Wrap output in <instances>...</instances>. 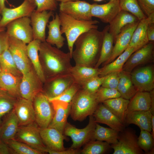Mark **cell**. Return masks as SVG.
<instances>
[{"label": "cell", "mask_w": 154, "mask_h": 154, "mask_svg": "<svg viewBox=\"0 0 154 154\" xmlns=\"http://www.w3.org/2000/svg\"><path fill=\"white\" fill-rule=\"evenodd\" d=\"M154 140L151 132L141 130L139 135L138 137V143L140 148L146 153H154Z\"/></svg>", "instance_id": "7bdbcfd3"}, {"label": "cell", "mask_w": 154, "mask_h": 154, "mask_svg": "<svg viewBox=\"0 0 154 154\" xmlns=\"http://www.w3.org/2000/svg\"><path fill=\"white\" fill-rule=\"evenodd\" d=\"M50 79V83L46 86L44 92H43L50 98L60 95L75 82L70 74L60 76Z\"/></svg>", "instance_id": "cb8c5ba5"}, {"label": "cell", "mask_w": 154, "mask_h": 154, "mask_svg": "<svg viewBox=\"0 0 154 154\" xmlns=\"http://www.w3.org/2000/svg\"><path fill=\"white\" fill-rule=\"evenodd\" d=\"M91 4L84 1L78 0L59 4V12L75 19L83 21H91Z\"/></svg>", "instance_id": "5bb4252c"}, {"label": "cell", "mask_w": 154, "mask_h": 154, "mask_svg": "<svg viewBox=\"0 0 154 154\" xmlns=\"http://www.w3.org/2000/svg\"><path fill=\"white\" fill-rule=\"evenodd\" d=\"M152 114L149 110L127 111L124 125L134 124L141 130L147 131L151 133Z\"/></svg>", "instance_id": "d4e9b609"}, {"label": "cell", "mask_w": 154, "mask_h": 154, "mask_svg": "<svg viewBox=\"0 0 154 154\" xmlns=\"http://www.w3.org/2000/svg\"><path fill=\"white\" fill-rule=\"evenodd\" d=\"M89 116L88 124L82 129H78L74 126L67 122L64 128V134L70 137L72 144L70 148L79 149L89 141L94 140V134L96 123L93 115Z\"/></svg>", "instance_id": "8992f818"}, {"label": "cell", "mask_w": 154, "mask_h": 154, "mask_svg": "<svg viewBox=\"0 0 154 154\" xmlns=\"http://www.w3.org/2000/svg\"><path fill=\"white\" fill-rule=\"evenodd\" d=\"M11 150L13 154H42V151L15 139L4 141Z\"/></svg>", "instance_id": "60d3db41"}, {"label": "cell", "mask_w": 154, "mask_h": 154, "mask_svg": "<svg viewBox=\"0 0 154 154\" xmlns=\"http://www.w3.org/2000/svg\"><path fill=\"white\" fill-rule=\"evenodd\" d=\"M52 20L47 25L48 35L46 41L51 45H55L56 47L60 48L64 46L65 38L62 35L60 31V22L57 13L52 17Z\"/></svg>", "instance_id": "f1b7e54d"}, {"label": "cell", "mask_w": 154, "mask_h": 154, "mask_svg": "<svg viewBox=\"0 0 154 154\" xmlns=\"http://www.w3.org/2000/svg\"><path fill=\"white\" fill-rule=\"evenodd\" d=\"M147 34L149 41L154 40V22L150 23L148 25L147 31Z\"/></svg>", "instance_id": "816d5d0a"}, {"label": "cell", "mask_w": 154, "mask_h": 154, "mask_svg": "<svg viewBox=\"0 0 154 154\" xmlns=\"http://www.w3.org/2000/svg\"><path fill=\"white\" fill-rule=\"evenodd\" d=\"M42 83L32 69L23 74L19 88L21 98L33 102L36 96L43 92Z\"/></svg>", "instance_id": "7c38bea8"}, {"label": "cell", "mask_w": 154, "mask_h": 154, "mask_svg": "<svg viewBox=\"0 0 154 154\" xmlns=\"http://www.w3.org/2000/svg\"><path fill=\"white\" fill-rule=\"evenodd\" d=\"M35 121L40 128L48 127L54 114V110L48 97L43 92L39 93L33 101Z\"/></svg>", "instance_id": "ba28073f"}, {"label": "cell", "mask_w": 154, "mask_h": 154, "mask_svg": "<svg viewBox=\"0 0 154 154\" xmlns=\"http://www.w3.org/2000/svg\"><path fill=\"white\" fill-rule=\"evenodd\" d=\"M29 0L30 1H31V2H34L35 1V0Z\"/></svg>", "instance_id": "94428289"}, {"label": "cell", "mask_w": 154, "mask_h": 154, "mask_svg": "<svg viewBox=\"0 0 154 154\" xmlns=\"http://www.w3.org/2000/svg\"><path fill=\"white\" fill-rule=\"evenodd\" d=\"M102 31L103 37L100 55L94 67L96 68H98L109 58L114 47V38L109 31V25L104 27Z\"/></svg>", "instance_id": "836d02e7"}, {"label": "cell", "mask_w": 154, "mask_h": 154, "mask_svg": "<svg viewBox=\"0 0 154 154\" xmlns=\"http://www.w3.org/2000/svg\"><path fill=\"white\" fill-rule=\"evenodd\" d=\"M3 90H2V89H1V88H0V92L1 91H3Z\"/></svg>", "instance_id": "be15d7a7"}, {"label": "cell", "mask_w": 154, "mask_h": 154, "mask_svg": "<svg viewBox=\"0 0 154 154\" xmlns=\"http://www.w3.org/2000/svg\"><path fill=\"white\" fill-rule=\"evenodd\" d=\"M151 102L149 92L137 91L129 100L127 111L149 110Z\"/></svg>", "instance_id": "e575fe53"}, {"label": "cell", "mask_w": 154, "mask_h": 154, "mask_svg": "<svg viewBox=\"0 0 154 154\" xmlns=\"http://www.w3.org/2000/svg\"><path fill=\"white\" fill-rule=\"evenodd\" d=\"M139 21L125 26L116 37L112 53L109 58L104 63V65L113 61L128 47L133 33Z\"/></svg>", "instance_id": "e0dca14e"}, {"label": "cell", "mask_w": 154, "mask_h": 154, "mask_svg": "<svg viewBox=\"0 0 154 154\" xmlns=\"http://www.w3.org/2000/svg\"><path fill=\"white\" fill-rule=\"evenodd\" d=\"M61 32L66 37L69 52L72 58L74 43L82 34L92 29H98L99 23L96 20L83 21L78 20L59 12Z\"/></svg>", "instance_id": "3957f363"}, {"label": "cell", "mask_w": 154, "mask_h": 154, "mask_svg": "<svg viewBox=\"0 0 154 154\" xmlns=\"http://www.w3.org/2000/svg\"><path fill=\"white\" fill-rule=\"evenodd\" d=\"M141 10L147 17L154 13V0H137Z\"/></svg>", "instance_id": "681fc988"}, {"label": "cell", "mask_w": 154, "mask_h": 154, "mask_svg": "<svg viewBox=\"0 0 154 154\" xmlns=\"http://www.w3.org/2000/svg\"><path fill=\"white\" fill-rule=\"evenodd\" d=\"M152 22H154V13L139 21L133 33L128 46L133 47L137 50L149 42L147 31L148 25Z\"/></svg>", "instance_id": "603a6c76"}, {"label": "cell", "mask_w": 154, "mask_h": 154, "mask_svg": "<svg viewBox=\"0 0 154 154\" xmlns=\"http://www.w3.org/2000/svg\"><path fill=\"white\" fill-rule=\"evenodd\" d=\"M103 37L102 31L95 29L80 35L74 42L75 48L72 54L75 65L91 67L99 58Z\"/></svg>", "instance_id": "7a4b0ae2"}, {"label": "cell", "mask_w": 154, "mask_h": 154, "mask_svg": "<svg viewBox=\"0 0 154 154\" xmlns=\"http://www.w3.org/2000/svg\"><path fill=\"white\" fill-rule=\"evenodd\" d=\"M9 37L6 32H0V55L8 47Z\"/></svg>", "instance_id": "f907efd6"}, {"label": "cell", "mask_w": 154, "mask_h": 154, "mask_svg": "<svg viewBox=\"0 0 154 154\" xmlns=\"http://www.w3.org/2000/svg\"><path fill=\"white\" fill-rule=\"evenodd\" d=\"M81 88V86L79 84L74 82L60 95L54 98H48L49 100H58L70 103Z\"/></svg>", "instance_id": "f6af8a7d"}, {"label": "cell", "mask_w": 154, "mask_h": 154, "mask_svg": "<svg viewBox=\"0 0 154 154\" xmlns=\"http://www.w3.org/2000/svg\"><path fill=\"white\" fill-rule=\"evenodd\" d=\"M92 115L96 123L105 124L119 132L125 128L124 125L102 103L99 104Z\"/></svg>", "instance_id": "7402d4cb"}, {"label": "cell", "mask_w": 154, "mask_h": 154, "mask_svg": "<svg viewBox=\"0 0 154 154\" xmlns=\"http://www.w3.org/2000/svg\"><path fill=\"white\" fill-rule=\"evenodd\" d=\"M151 102V106L149 109V110L151 112L152 115H154V90L150 91Z\"/></svg>", "instance_id": "db71d44e"}, {"label": "cell", "mask_w": 154, "mask_h": 154, "mask_svg": "<svg viewBox=\"0 0 154 154\" xmlns=\"http://www.w3.org/2000/svg\"><path fill=\"white\" fill-rule=\"evenodd\" d=\"M41 42L39 40L33 39L27 45V49L28 56L33 65L35 71L43 83L45 82L46 79L39 55Z\"/></svg>", "instance_id": "f546056e"}, {"label": "cell", "mask_w": 154, "mask_h": 154, "mask_svg": "<svg viewBox=\"0 0 154 154\" xmlns=\"http://www.w3.org/2000/svg\"><path fill=\"white\" fill-rule=\"evenodd\" d=\"M113 154H142L143 151L138 143V137L135 130L130 127L119 132L118 141L111 144Z\"/></svg>", "instance_id": "52a82bcc"}, {"label": "cell", "mask_w": 154, "mask_h": 154, "mask_svg": "<svg viewBox=\"0 0 154 154\" xmlns=\"http://www.w3.org/2000/svg\"><path fill=\"white\" fill-rule=\"evenodd\" d=\"M119 76L117 89L121 97L129 100L137 91L132 82L130 73L122 70L119 72Z\"/></svg>", "instance_id": "d590c367"}, {"label": "cell", "mask_w": 154, "mask_h": 154, "mask_svg": "<svg viewBox=\"0 0 154 154\" xmlns=\"http://www.w3.org/2000/svg\"><path fill=\"white\" fill-rule=\"evenodd\" d=\"M52 11H44L37 12L35 11L31 14V21L33 39L38 40L42 42L46 41V28L51 17L54 16Z\"/></svg>", "instance_id": "ac0fdd59"}, {"label": "cell", "mask_w": 154, "mask_h": 154, "mask_svg": "<svg viewBox=\"0 0 154 154\" xmlns=\"http://www.w3.org/2000/svg\"><path fill=\"white\" fill-rule=\"evenodd\" d=\"M19 127L18 120L13 109L7 115L0 126L1 140L5 141L14 139Z\"/></svg>", "instance_id": "83f0119b"}, {"label": "cell", "mask_w": 154, "mask_h": 154, "mask_svg": "<svg viewBox=\"0 0 154 154\" xmlns=\"http://www.w3.org/2000/svg\"><path fill=\"white\" fill-rule=\"evenodd\" d=\"M121 10L128 12L140 21L147 17L140 8L137 0H119Z\"/></svg>", "instance_id": "b9f144b4"}, {"label": "cell", "mask_w": 154, "mask_h": 154, "mask_svg": "<svg viewBox=\"0 0 154 154\" xmlns=\"http://www.w3.org/2000/svg\"><path fill=\"white\" fill-rule=\"evenodd\" d=\"M22 78L1 71L0 72V88L17 99L21 98L19 88Z\"/></svg>", "instance_id": "4316f807"}, {"label": "cell", "mask_w": 154, "mask_h": 154, "mask_svg": "<svg viewBox=\"0 0 154 154\" xmlns=\"http://www.w3.org/2000/svg\"></svg>", "instance_id": "003e7915"}, {"label": "cell", "mask_w": 154, "mask_h": 154, "mask_svg": "<svg viewBox=\"0 0 154 154\" xmlns=\"http://www.w3.org/2000/svg\"><path fill=\"white\" fill-rule=\"evenodd\" d=\"M17 100L5 91L0 92V126L3 117L13 110Z\"/></svg>", "instance_id": "f35d334b"}, {"label": "cell", "mask_w": 154, "mask_h": 154, "mask_svg": "<svg viewBox=\"0 0 154 154\" xmlns=\"http://www.w3.org/2000/svg\"><path fill=\"white\" fill-rule=\"evenodd\" d=\"M96 99L99 103L106 100L121 97L120 94L116 89L101 86L95 93Z\"/></svg>", "instance_id": "ee69618b"}, {"label": "cell", "mask_w": 154, "mask_h": 154, "mask_svg": "<svg viewBox=\"0 0 154 154\" xmlns=\"http://www.w3.org/2000/svg\"><path fill=\"white\" fill-rule=\"evenodd\" d=\"M78 0H56L57 2L59 1L60 2H65L70 1H76Z\"/></svg>", "instance_id": "6f0895ef"}, {"label": "cell", "mask_w": 154, "mask_h": 154, "mask_svg": "<svg viewBox=\"0 0 154 154\" xmlns=\"http://www.w3.org/2000/svg\"><path fill=\"white\" fill-rule=\"evenodd\" d=\"M119 72H114L107 75L101 86L117 89L120 78Z\"/></svg>", "instance_id": "c3c4849f"}, {"label": "cell", "mask_w": 154, "mask_h": 154, "mask_svg": "<svg viewBox=\"0 0 154 154\" xmlns=\"http://www.w3.org/2000/svg\"><path fill=\"white\" fill-rule=\"evenodd\" d=\"M40 135L42 141L47 148L46 152L50 154H76L75 149H66L64 145L66 136L57 129L47 127L40 128Z\"/></svg>", "instance_id": "5b68a950"}, {"label": "cell", "mask_w": 154, "mask_h": 154, "mask_svg": "<svg viewBox=\"0 0 154 154\" xmlns=\"http://www.w3.org/2000/svg\"><path fill=\"white\" fill-rule=\"evenodd\" d=\"M34 123L19 126L15 139L38 150L44 153L46 147L43 143L40 133V128Z\"/></svg>", "instance_id": "30bf717a"}, {"label": "cell", "mask_w": 154, "mask_h": 154, "mask_svg": "<svg viewBox=\"0 0 154 154\" xmlns=\"http://www.w3.org/2000/svg\"><path fill=\"white\" fill-rule=\"evenodd\" d=\"M13 110L18 120L19 126L27 125L35 121L33 101L22 98H18Z\"/></svg>", "instance_id": "44dd1931"}, {"label": "cell", "mask_w": 154, "mask_h": 154, "mask_svg": "<svg viewBox=\"0 0 154 154\" xmlns=\"http://www.w3.org/2000/svg\"><path fill=\"white\" fill-rule=\"evenodd\" d=\"M8 49L17 68L22 74L29 72L31 68L26 44L21 40L9 37Z\"/></svg>", "instance_id": "9c48e42d"}, {"label": "cell", "mask_w": 154, "mask_h": 154, "mask_svg": "<svg viewBox=\"0 0 154 154\" xmlns=\"http://www.w3.org/2000/svg\"><path fill=\"white\" fill-rule=\"evenodd\" d=\"M136 50L134 48L128 46L113 61L100 68L99 76L103 77L112 72L122 70L126 61L130 56Z\"/></svg>", "instance_id": "4dcf8cb0"}, {"label": "cell", "mask_w": 154, "mask_h": 154, "mask_svg": "<svg viewBox=\"0 0 154 154\" xmlns=\"http://www.w3.org/2000/svg\"><path fill=\"white\" fill-rule=\"evenodd\" d=\"M153 42L149 41L130 56L123 65L122 70L130 73L138 65L151 61L153 58Z\"/></svg>", "instance_id": "2e32d148"}, {"label": "cell", "mask_w": 154, "mask_h": 154, "mask_svg": "<svg viewBox=\"0 0 154 154\" xmlns=\"http://www.w3.org/2000/svg\"><path fill=\"white\" fill-rule=\"evenodd\" d=\"M1 19V17H0V20Z\"/></svg>", "instance_id": "03108f58"}, {"label": "cell", "mask_w": 154, "mask_h": 154, "mask_svg": "<svg viewBox=\"0 0 154 154\" xmlns=\"http://www.w3.org/2000/svg\"><path fill=\"white\" fill-rule=\"evenodd\" d=\"M129 101L120 97L106 100L102 103L124 125Z\"/></svg>", "instance_id": "d6a6232c"}, {"label": "cell", "mask_w": 154, "mask_h": 154, "mask_svg": "<svg viewBox=\"0 0 154 154\" xmlns=\"http://www.w3.org/2000/svg\"><path fill=\"white\" fill-rule=\"evenodd\" d=\"M1 138H0V141L1 140Z\"/></svg>", "instance_id": "e7e4bbea"}, {"label": "cell", "mask_w": 154, "mask_h": 154, "mask_svg": "<svg viewBox=\"0 0 154 154\" xmlns=\"http://www.w3.org/2000/svg\"><path fill=\"white\" fill-rule=\"evenodd\" d=\"M36 6L35 1L24 0L19 6L14 8L4 7L1 11L2 17L0 20V28H5L11 21L25 17H30L35 10Z\"/></svg>", "instance_id": "4fadbf2b"}, {"label": "cell", "mask_w": 154, "mask_h": 154, "mask_svg": "<svg viewBox=\"0 0 154 154\" xmlns=\"http://www.w3.org/2000/svg\"><path fill=\"white\" fill-rule=\"evenodd\" d=\"M2 71L1 69V65L0 64V72Z\"/></svg>", "instance_id": "6125c7cd"}, {"label": "cell", "mask_w": 154, "mask_h": 154, "mask_svg": "<svg viewBox=\"0 0 154 154\" xmlns=\"http://www.w3.org/2000/svg\"><path fill=\"white\" fill-rule=\"evenodd\" d=\"M119 133L111 128L105 127L96 123L93 138L94 140L105 141L110 144H115L118 141Z\"/></svg>", "instance_id": "8d00e7d4"}, {"label": "cell", "mask_w": 154, "mask_h": 154, "mask_svg": "<svg viewBox=\"0 0 154 154\" xmlns=\"http://www.w3.org/2000/svg\"><path fill=\"white\" fill-rule=\"evenodd\" d=\"M36 6L35 11L40 12L44 11H53L57 9V5L56 0H35Z\"/></svg>", "instance_id": "7dc6e473"}, {"label": "cell", "mask_w": 154, "mask_h": 154, "mask_svg": "<svg viewBox=\"0 0 154 154\" xmlns=\"http://www.w3.org/2000/svg\"><path fill=\"white\" fill-rule=\"evenodd\" d=\"M100 68L75 65L72 66L70 74L75 82L81 86L89 80L99 76Z\"/></svg>", "instance_id": "1f68e13d"}, {"label": "cell", "mask_w": 154, "mask_h": 154, "mask_svg": "<svg viewBox=\"0 0 154 154\" xmlns=\"http://www.w3.org/2000/svg\"><path fill=\"white\" fill-rule=\"evenodd\" d=\"M119 0H110L103 4H91V14L102 22L110 23L121 11Z\"/></svg>", "instance_id": "d6986e66"}, {"label": "cell", "mask_w": 154, "mask_h": 154, "mask_svg": "<svg viewBox=\"0 0 154 154\" xmlns=\"http://www.w3.org/2000/svg\"><path fill=\"white\" fill-rule=\"evenodd\" d=\"M111 148V145L106 142L93 140L85 144L80 151V154H103L106 153Z\"/></svg>", "instance_id": "ab89813d"}, {"label": "cell", "mask_w": 154, "mask_h": 154, "mask_svg": "<svg viewBox=\"0 0 154 154\" xmlns=\"http://www.w3.org/2000/svg\"><path fill=\"white\" fill-rule=\"evenodd\" d=\"M133 84L137 91H150L154 88V73L152 66H147L138 68L131 73Z\"/></svg>", "instance_id": "9a60e30c"}, {"label": "cell", "mask_w": 154, "mask_h": 154, "mask_svg": "<svg viewBox=\"0 0 154 154\" xmlns=\"http://www.w3.org/2000/svg\"><path fill=\"white\" fill-rule=\"evenodd\" d=\"M139 21L136 17L131 13L121 10L109 23V31L113 36L114 40L116 37L125 26Z\"/></svg>", "instance_id": "484cf974"}, {"label": "cell", "mask_w": 154, "mask_h": 154, "mask_svg": "<svg viewBox=\"0 0 154 154\" xmlns=\"http://www.w3.org/2000/svg\"><path fill=\"white\" fill-rule=\"evenodd\" d=\"M39 55L46 79L70 74L72 66L69 52H64L45 41L40 44Z\"/></svg>", "instance_id": "6da1fadb"}, {"label": "cell", "mask_w": 154, "mask_h": 154, "mask_svg": "<svg viewBox=\"0 0 154 154\" xmlns=\"http://www.w3.org/2000/svg\"><path fill=\"white\" fill-rule=\"evenodd\" d=\"M94 1L97 2H100L103 1V0H93Z\"/></svg>", "instance_id": "91938a15"}, {"label": "cell", "mask_w": 154, "mask_h": 154, "mask_svg": "<svg viewBox=\"0 0 154 154\" xmlns=\"http://www.w3.org/2000/svg\"><path fill=\"white\" fill-rule=\"evenodd\" d=\"M106 76L107 75L93 78L85 82L81 86V88L90 93L95 94L101 86Z\"/></svg>", "instance_id": "bcb514c9"}, {"label": "cell", "mask_w": 154, "mask_h": 154, "mask_svg": "<svg viewBox=\"0 0 154 154\" xmlns=\"http://www.w3.org/2000/svg\"><path fill=\"white\" fill-rule=\"evenodd\" d=\"M70 103L69 114L73 120L79 121L92 115L99 104L95 94L90 93L81 88Z\"/></svg>", "instance_id": "277c9868"}, {"label": "cell", "mask_w": 154, "mask_h": 154, "mask_svg": "<svg viewBox=\"0 0 154 154\" xmlns=\"http://www.w3.org/2000/svg\"><path fill=\"white\" fill-rule=\"evenodd\" d=\"M0 64L2 71L16 76H22L23 74L17 68L8 47L0 55Z\"/></svg>", "instance_id": "74e56055"}, {"label": "cell", "mask_w": 154, "mask_h": 154, "mask_svg": "<svg viewBox=\"0 0 154 154\" xmlns=\"http://www.w3.org/2000/svg\"><path fill=\"white\" fill-rule=\"evenodd\" d=\"M5 28H0V32L4 31H5Z\"/></svg>", "instance_id": "680465c9"}, {"label": "cell", "mask_w": 154, "mask_h": 154, "mask_svg": "<svg viewBox=\"0 0 154 154\" xmlns=\"http://www.w3.org/2000/svg\"><path fill=\"white\" fill-rule=\"evenodd\" d=\"M54 110V114L48 127L55 128L64 134L70 113V103L58 100L49 101Z\"/></svg>", "instance_id": "ffe728a7"}, {"label": "cell", "mask_w": 154, "mask_h": 154, "mask_svg": "<svg viewBox=\"0 0 154 154\" xmlns=\"http://www.w3.org/2000/svg\"><path fill=\"white\" fill-rule=\"evenodd\" d=\"M13 154V152L7 145L1 140L0 141V154Z\"/></svg>", "instance_id": "f5cc1de1"}, {"label": "cell", "mask_w": 154, "mask_h": 154, "mask_svg": "<svg viewBox=\"0 0 154 154\" xmlns=\"http://www.w3.org/2000/svg\"><path fill=\"white\" fill-rule=\"evenodd\" d=\"M30 17H25L14 20L6 26V33L9 37L15 38L25 44L33 39L32 28Z\"/></svg>", "instance_id": "8fae6325"}, {"label": "cell", "mask_w": 154, "mask_h": 154, "mask_svg": "<svg viewBox=\"0 0 154 154\" xmlns=\"http://www.w3.org/2000/svg\"><path fill=\"white\" fill-rule=\"evenodd\" d=\"M151 134L154 138V115H152L151 117Z\"/></svg>", "instance_id": "11a10c76"}, {"label": "cell", "mask_w": 154, "mask_h": 154, "mask_svg": "<svg viewBox=\"0 0 154 154\" xmlns=\"http://www.w3.org/2000/svg\"><path fill=\"white\" fill-rule=\"evenodd\" d=\"M5 0H0V12L5 7Z\"/></svg>", "instance_id": "9f6ffc18"}]
</instances>
